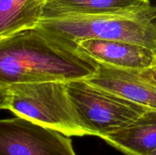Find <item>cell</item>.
Returning a JSON list of instances; mask_svg holds the SVG:
<instances>
[{
  "mask_svg": "<svg viewBox=\"0 0 156 155\" xmlns=\"http://www.w3.org/2000/svg\"><path fill=\"white\" fill-rule=\"evenodd\" d=\"M98 62L78 44L37 27L0 39V84L86 79Z\"/></svg>",
  "mask_w": 156,
  "mask_h": 155,
  "instance_id": "6da1fadb",
  "label": "cell"
},
{
  "mask_svg": "<svg viewBox=\"0 0 156 155\" xmlns=\"http://www.w3.org/2000/svg\"><path fill=\"white\" fill-rule=\"evenodd\" d=\"M38 27L76 44L89 39L121 40L144 46L156 53V8L149 5L120 13L46 15Z\"/></svg>",
  "mask_w": 156,
  "mask_h": 155,
  "instance_id": "7a4b0ae2",
  "label": "cell"
},
{
  "mask_svg": "<svg viewBox=\"0 0 156 155\" xmlns=\"http://www.w3.org/2000/svg\"><path fill=\"white\" fill-rule=\"evenodd\" d=\"M0 108L67 136L89 135L70 100L66 82L0 84Z\"/></svg>",
  "mask_w": 156,
  "mask_h": 155,
  "instance_id": "3957f363",
  "label": "cell"
},
{
  "mask_svg": "<svg viewBox=\"0 0 156 155\" xmlns=\"http://www.w3.org/2000/svg\"><path fill=\"white\" fill-rule=\"evenodd\" d=\"M66 88L78 117L89 135L101 138L127 126L148 110L85 79L66 82Z\"/></svg>",
  "mask_w": 156,
  "mask_h": 155,
  "instance_id": "277c9868",
  "label": "cell"
},
{
  "mask_svg": "<svg viewBox=\"0 0 156 155\" xmlns=\"http://www.w3.org/2000/svg\"><path fill=\"white\" fill-rule=\"evenodd\" d=\"M0 155H76L69 136L21 117L0 121Z\"/></svg>",
  "mask_w": 156,
  "mask_h": 155,
  "instance_id": "5b68a950",
  "label": "cell"
},
{
  "mask_svg": "<svg viewBox=\"0 0 156 155\" xmlns=\"http://www.w3.org/2000/svg\"><path fill=\"white\" fill-rule=\"evenodd\" d=\"M140 71L98 62L96 72L85 80L146 109L156 110V84L142 76Z\"/></svg>",
  "mask_w": 156,
  "mask_h": 155,
  "instance_id": "8992f818",
  "label": "cell"
},
{
  "mask_svg": "<svg viewBox=\"0 0 156 155\" xmlns=\"http://www.w3.org/2000/svg\"><path fill=\"white\" fill-rule=\"evenodd\" d=\"M81 51L98 63L129 70L149 69L156 65L154 50L121 40L89 39L78 43Z\"/></svg>",
  "mask_w": 156,
  "mask_h": 155,
  "instance_id": "52a82bcc",
  "label": "cell"
},
{
  "mask_svg": "<svg viewBox=\"0 0 156 155\" xmlns=\"http://www.w3.org/2000/svg\"><path fill=\"white\" fill-rule=\"evenodd\" d=\"M101 139L125 155H152L156 150V110L148 109L127 126Z\"/></svg>",
  "mask_w": 156,
  "mask_h": 155,
  "instance_id": "ba28073f",
  "label": "cell"
},
{
  "mask_svg": "<svg viewBox=\"0 0 156 155\" xmlns=\"http://www.w3.org/2000/svg\"><path fill=\"white\" fill-rule=\"evenodd\" d=\"M47 0H0V39L39 24Z\"/></svg>",
  "mask_w": 156,
  "mask_h": 155,
  "instance_id": "9c48e42d",
  "label": "cell"
},
{
  "mask_svg": "<svg viewBox=\"0 0 156 155\" xmlns=\"http://www.w3.org/2000/svg\"><path fill=\"white\" fill-rule=\"evenodd\" d=\"M148 5L147 0H47L43 15L58 13H120L139 9Z\"/></svg>",
  "mask_w": 156,
  "mask_h": 155,
  "instance_id": "30bf717a",
  "label": "cell"
},
{
  "mask_svg": "<svg viewBox=\"0 0 156 155\" xmlns=\"http://www.w3.org/2000/svg\"><path fill=\"white\" fill-rule=\"evenodd\" d=\"M140 73L142 76L156 84V65L149 69L140 71Z\"/></svg>",
  "mask_w": 156,
  "mask_h": 155,
  "instance_id": "8fae6325",
  "label": "cell"
},
{
  "mask_svg": "<svg viewBox=\"0 0 156 155\" xmlns=\"http://www.w3.org/2000/svg\"><path fill=\"white\" fill-rule=\"evenodd\" d=\"M148 2H149V5L152 6V7L156 8V0H147Z\"/></svg>",
  "mask_w": 156,
  "mask_h": 155,
  "instance_id": "7c38bea8",
  "label": "cell"
},
{
  "mask_svg": "<svg viewBox=\"0 0 156 155\" xmlns=\"http://www.w3.org/2000/svg\"><path fill=\"white\" fill-rule=\"evenodd\" d=\"M152 155H156V150H155V152H154V153H152Z\"/></svg>",
  "mask_w": 156,
  "mask_h": 155,
  "instance_id": "4fadbf2b",
  "label": "cell"
}]
</instances>
